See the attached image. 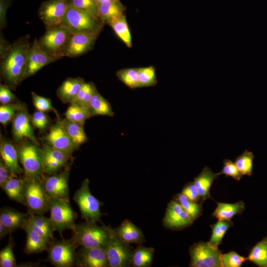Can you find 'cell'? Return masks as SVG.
Instances as JSON below:
<instances>
[{
  "label": "cell",
  "instance_id": "1",
  "mask_svg": "<svg viewBox=\"0 0 267 267\" xmlns=\"http://www.w3.org/2000/svg\"><path fill=\"white\" fill-rule=\"evenodd\" d=\"M30 39L27 35L16 40L0 58L1 79L11 89L25 80L27 53L31 44Z\"/></svg>",
  "mask_w": 267,
  "mask_h": 267
},
{
  "label": "cell",
  "instance_id": "2",
  "mask_svg": "<svg viewBox=\"0 0 267 267\" xmlns=\"http://www.w3.org/2000/svg\"><path fill=\"white\" fill-rule=\"evenodd\" d=\"M96 222L86 221L76 224L72 229L76 243L82 247H105L109 238L107 226H98Z\"/></svg>",
  "mask_w": 267,
  "mask_h": 267
},
{
  "label": "cell",
  "instance_id": "3",
  "mask_svg": "<svg viewBox=\"0 0 267 267\" xmlns=\"http://www.w3.org/2000/svg\"><path fill=\"white\" fill-rule=\"evenodd\" d=\"M24 206L29 214L43 216L48 211L50 197L44 190L41 178H24Z\"/></svg>",
  "mask_w": 267,
  "mask_h": 267
},
{
  "label": "cell",
  "instance_id": "4",
  "mask_svg": "<svg viewBox=\"0 0 267 267\" xmlns=\"http://www.w3.org/2000/svg\"><path fill=\"white\" fill-rule=\"evenodd\" d=\"M61 25L73 35L101 31L104 24L90 14L75 8L69 3Z\"/></svg>",
  "mask_w": 267,
  "mask_h": 267
},
{
  "label": "cell",
  "instance_id": "5",
  "mask_svg": "<svg viewBox=\"0 0 267 267\" xmlns=\"http://www.w3.org/2000/svg\"><path fill=\"white\" fill-rule=\"evenodd\" d=\"M78 245L74 240H52L48 245L47 259L56 267H71L76 265Z\"/></svg>",
  "mask_w": 267,
  "mask_h": 267
},
{
  "label": "cell",
  "instance_id": "6",
  "mask_svg": "<svg viewBox=\"0 0 267 267\" xmlns=\"http://www.w3.org/2000/svg\"><path fill=\"white\" fill-rule=\"evenodd\" d=\"M49 218L55 231L72 230L75 224L76 213L72 208L70 201L55 198H50L48 203Z\"/></svg>",
  "mask_w": 267,
  "mask_h": 267
},
{
  "label": "cell",
  "instance_id": "7",
  "mask_svg": "<svg viewBox=\"0 0 267 267\" xmlns=\"http://www.w3.org/2000/svg\"><path fill=\"white\" fill-rule=\"evenodd\" d=\"M89 183V180L85 178L75 192L73 199L79 207L83 219L96 222L102 215L100 210L101 202L90 192Z\"/></svg>",
  "mask_w": 267,
  "mask_h": 267
},
{
  "label": "cell",
  "instance_id": "8",
  "mask_svg": "<svg viewBox=\"0 0 267 267\" xmlns=\"http://www.w3.org/2000/svg\"><path fill=\"white\" fill-rule=\"evenodd\" d=\"M33 142L21 144L17 149L25 178H41L44 174L40 148Z\"/></svg>",
  "mask_w": 267,
  "mask_h": 267
},
{
  "label": "cell",
  "instance_id": "9",
  "mask_svg": "<svg viewBox=\"0 0 267 267\" xmlns=\"http://www.w3.org/2000/svg\"><path fill=\"white\" fill-rule=\"evenodd\" d=\"M71 35L61 25L47 29L38 42L43 50L59 59L62 58V54Z\"/></svg>",
  "mask_w": 267,
  "mask_h": 267
},
{
  "label": "cell",
  "instance_id": "10",
  "mask_svg": "<svg viewBox=\"0 0 267 267\" xmlns=\"http://www.w3.org/2000/svg\"><path fill=\"white\" fill-rule=\"evenodd\" d=\"M109 238L105 247L108 266L125 267L131 264L132 252L129 244L121 240L115 229L108 226Z\"/></svg>",
  "mask_w": 267,
  "mask_h": 267
},
{
  "label": "cell",
  "instance_id": "11",
  "mask_svg": "<svg viewBox=\"0 0 267 267\" xmlns=\"http://www.w3.org/2000/svg\"><path fill=\"white\" fill-rule=\"evenodd\" d=\"M190 267H222L221 257L222 251L209 245L208 242L199 241L189 249Z\"/></svg>",
  "mask_w": 267,
  "mask_h": 267
},
{
  "label": "cell",
  "instance_id": "12",
  "mask_svg": "<svg viewBox=\"0 0 267 267\" xmlns=\"http://www.w3.org/2000/svg\"><path fill=\"white\" fill-rule=\"evenodd\" d=\"M69 3V0H48L41 3L38 15L46 30L61 25Z\"/></svg>",
  "mask_w": 267,
  "mask_h": 267
},
{
  "label": "cell",
  "instance_id": "13",
  "mask_svg": "<svg viewBox=\"0 0 267 267\" xmlns=\"http://www.w3.org/2000/svg\"><path fill=\"white\" fill-rule=\"evenodd\" d=\"M69 171L70 169L68 168L52 176H42L41 179L44 190L50 198L70 201L68 186Z\"/></svg>",
  "mask_w": 267,
  "mask_h": 267
},
{
  "label": "cell",
  "instance_id": "14",
  "mask_svg": "<svg viewBox=\"0 0 267 267\" xmlns=\"http://www.w3.org/2000/svg\"><path fill=\"white\" fill-rule=\"evenodd\" d=\"M100 31L72 35L62 54V57H75L89 50Z\"/></svg>",
  "mask_w": 267,
  "mask_h": 267
},
{
  "label": "cell",
  "instance_id": "15",
  "mask_svg": "<svg viewBox=\"0 0 267 267\" xmlns=\"http://www.w3.org/2000/svg\"><path fill=\"white\" fill-rule=\"evenodd\" d=\"M58 60L43 50L38 40L35 39L27 53V64L24 79L34 75L45 66Z\"/></svg>",
  "mask_w": 267,
  "mask_h": 267
},
{
  "label": "cell",
  "instance_id": "16",
  "mask_svg": "<svg viewBox=\"0 0 267 267\" xmlns=\"http://www.w3.org/2000/svg\"><path fill=\"white\" fill-rule=\"evenodd\" d=\"M44 174L53 175L65 166L71 156L67 153L45 144L40 148Z\"/></svg>",
  "mask_w": 267,
  "mask_h": 267
},
{
  "label": "cell",
  "instance_id": "17",
  "mask_svg": "<svg viewBox=\"0 0 267 267\" xmlns=\"http://www.w3.org/2000/svg\"><path fill=\"white\" fill-rule=\"evenodd\" d=\"M194 221L191 215L174 200L168 205L163 223L169 228L179 229L190 225Z\"/></svg>",
  "mask_w": 267,
  "mask_h": 267
},
{
  "label": "cell",
  "instance_id": "18",
  "mask_svg": "<svg viewBox=\"0 0 267 267\" xmlns=\"http://www.w3.org/2000/svg\"><path fill=\"white\" fill-rule=\"evenodd\" d=\"M47 144L62 150L70 156L78 148L72 142L65 130L61 121H57L50 128L44 137Z\"/></svg>",
  "mask_w": 267,
  "mask_h": 267
},
{
  "label": "cell",
  "instance_id": "19",
  "mask_svg": "<svg viewBox=\"0 0 267 267\" xmlns=\"http://www.w3.org/2000/svg\"><path fill=\"white\" fill-rule=\"evenodd\" d=\"M31 124V118L25 107L15 115L12 120V131L15 141L27 139L39 145Z\"/></svg>",
  "mask_w": 267,
  "mask_h": 267
},
{
  "label": "cell",
  "instance_id": "20",
  "mask_svg": "<svg viewBox=\"0 0 267 267\" xmlns=\"http://www.w3.org/2000/svg\"><path fill=\"white\" fill-rule=\"evenodd\" d=\"M76 265L82 267H106L108 263L103 247H82L77 252Z\"/></svg>",
  "mask_w": 267,
  "mask_h": 267
},
{
  "label": "cell",
  "instance_id": "21",
  "mask_svg": "<svg viewBox=\"0 0 267 267\" xmlns=\"http://www.w3.org/2000/svg\"><path fill=\"white\" fill-rule=\"evenodd\" d=\"M0 154L1 158L13 174L18 176L24 172L19 165L17 149L9 140L0 137Z\"/></svg>",
  "mask_w": 267,
  "mask_h": 267
},
{
  "label": "cell",
  "instance_id": "22",
  "mask_svg": "<svg viewBox=\"0 0 267 267\" xmlns=\"http://www.w3.org/2000/svg\"><path fill=\"white\" fill-rule=\"evenodd\" d=\"M29 215V213H23L11 208H2L0 212V222L10 233L18 229H23Z\"/></svg>",
  "mask_w": 267,
  "mask_h": 267
},
{
  "label": "cell",
  "instance_id": "23",
  "mask_svg": "<svg viewBox=\"0 0 267 267\" xmlns=\"http://www.w3.org/2000/svg\"><path fill=\"white\" fill-rule=\"evenodd\" d=\"M85 83L80 77L68 78L59 87L56 95L64 103H71L76 97Z\"/></svg>",
  "mask_w": 267,
  "mask_h": 267
},
{
  "label": "cell",
  "instance_id": "24",
  "mask_svg": "<svg viewBox=\"0 0 267 267\" xmlns=\"http://www.w3.org/2000/svg\"><path fill=\"white\" fill-rule=\"evenodd\" d=\"M125 8L119 0H108L98 5L99 20L104 24H109L113 20L124 14Z\"/></svg>",
  "mask_w": 267,
  "mask_h": 267
},
{
  "label": "cell",
  "instance_id": "25",
  "mask_svg": "<svg viewBox=\"0 0 267 267\" xmlns=\"http://www.w3.org/2000/svg\"><path fill=\"white\" fill-rule=\"evenodd\" d=\"M220 176L208 167H204L200 174L194 179L193 183L197 187L202 201L211 198L210 188L215 179Z\"/></svg>",
  "mask_w": 267,
  "mask_h": 267
},
{
  "label": "cell",
  "instance_id": "26",
  "mask_svg": "<svg viewBox=\"0 0 267 267\" xmlns=\"http://www.w3.org/2000/svg\"><path fill=\"white\" fill-rule=\"evenodd\" d=\"M118 237L127 244L139 243L144 240L141 231L129 220H125L116 229Z\"/></svg>",
  "mask_w": 267,
  "mask_h": 267
},
{
  "label": "cell",
  "instance_id": "27",
  "mask_svg": "<svg viewBox=\"0 0 267 267\" xmlns=\"http://www.w3.org/2000/svg\"><path fill=\"white\" fill-rule=\"evenodd\" d=\"M26 232V242L24 252L27 254L37 253L47 250L49 242L29 227L23 228Z\"/></svg>",
  "mask_w": 267,
  "mask_h": 267
},
{
  "label": "cell",
  "instance_id": "28",
  "mask_svg": "<svg viewBox=\"0 0 267 267\" xmlns=\"http://www.w3.org/2000/svg\"><path fill=\"white\" fill-rule=\"evenodd\" d=\"M212 216L218 220H230L235 215L241 214L245 209V203L239 201L234 203L217 202Z\"/></svg>",
  "mask_w": 267,
  "mask_h": 267
},
{
  "label": "cell",
  "instance_id": "29",
  "mask_svg": "<svg viewBox=\"0 0 267 267\" xmlns=\"http://www.w3.org/2000/svg\"><path fill=\"white\" fill-rule=\"evenodd\" d=\"M88 109L90 117L103 115L112 117L114 115L110 103L96 89L89 101Z\"/></svg>",
  "mask_w": 267,
  "mask_h": 267
},
{
  "label": "cell",
  "instance_id": "30",
  "mask_svg": "<svg viewBox=\"0 0 267 267\" xmlns=\"http://www.w3.org/2000/svg\"><path fill=\"white\" fill-rule=\"evenodd\" d=\"M24 178L12 176L3 185L2 189L11 199L24 205L23 197Z\"/></svg>",
  "mask_w": 267,
  "mask_h": 267
},
{
  "label": "cell",
  "instance_id": "31",
  "mask_svg": "<svg viewBox=\"0 0 267 267\" xmlns=\"http://www.w3.org/2000/svg\"><path fill=\"white\" fill-rule=\"evenodd\" d=\"M61 123L70 139L77 146L86 142L88 139L82 126L65 118L61 121Z\"/></svg>",
  "mask_w": 267,
  "mask_h": 267
},
{
  "label": "cell",
  "instance_id": "32",
  "mask_svg": "<svg viewBox=\"0 0 267 267\" xmlns=\"http://www.w3.org/2000/svg\"><path fill=\"white\" fill-rule=\"evenodd\" d=\"M247 260L260 267H267V236L251 250Z\"/></svg>",
  "mask_w": 267,
  "mask_h": 267
},
{
  "label": "cell",
  "instance_id": "33",
  "mask_svg": "<svg viewBox=\"0 0 267 267\" xmlns=\"http://www.w3.org/2000/svg\"><path fill=\"white\" fill-rule=\"evenodd\" d=\"M233 225L230 220H218L215 224L210 225L212 229L211 238L208 242L210 246L218 249L222 242L224 235L228 228Z\"/></svg>",
  "mask_w": 267,
  "mask_h": 267
},
{
  "label": "cell",
  "instance_id": "34",
  "mask_svg": "<svg viewBox=\"0 0 267 267\" xmlns=\"http://www.w3.org/2000/svg\"><path fill=\"white\" fill-rule=\"evenodd\" d=\"M108 25L128 47L132 46V37L124 14L113 20Z\"/></svg>",
  "mask_w": 267,
  "mask_h": 267
},
{
  "label": "cell",
  "instance_id": "35",
  "mask_svg": "<svg viewBox=\"0 0 267 267\" xmlns=\"http://www.w3.org/2000/svg\"><path fill=\"white\" fill-rule=\"evenodd\" d=\"M153 248L137 247L132 252L131 264L135 267L150 266L153 257Z\"/></svg>",
  "mask_w": 267,
  "mask_h": 267
},
{
  "label": "cell",
  "instance_id": "36",
  "mask_svg": "<svg viewBox=\"0 0 267 267\" xmlns=\"http://www.w3.org/2000/svg\"><path fill=\"white\" fill-rule=\"evenodd\" d=\"M68 119L84 126L87 119L90 118L88 108L80 106L74 103H70L65 113Z\"/></svg>",
  "mask_w": 267,
  "mask_h": 267
},
{
  "label": "cell",
  "instance_id": "37",
  "mask_svg": "<svg viewBox=\"0 0 267 267\" xmlns=\"http://www.w3.org/2000/svg\"><path fill=\"white\" fill-rule=\"evenodd\" d=\"M175 200L191 215L194 220L202 215L201 202L197 203L192 201L182 193L177 194L175 197Z\"/></svg>",
  "mask_w": 267,
  "mask_h": 267
},
{
  "label": "cell",
  "instance_id": "38",
  "mask_svg": "<svg viewBox=\"0 0 267 267\" xmlns=\"http://www.w3.org/2000/svg\"><path fill=\"white\" fill-rule=\"evenodd\" d=\"M254 158L253 153L246 149L235 159L234 163L243 175H252Z\"/></svg>",
  "mask_w": 267,
  "mask_h": 267
},
{
  "label": "cell",
  "instance_id": "39",
  "mask_svg": "<svg viewBox=\"0 0 267 267\" xmlns=\"http://www.w3.org/2000/svg\"><path fill=\"white\" fill-rule=\"evenodd\" d=\"M25 106L21 102H17L9 104H2L0 106V122L6 125L12 120L15 115Z\"/></svg>",
  "mask_w": 267,
  "mask_h": 267
},
{
  "label": "cell",
  "instance_id": "40",
  "mask_svg": "<svg viewBox=\"0 0 267 267\" xmlns=\"http://www.w3.org/2000/svg\"><path fill=\"white\" fill-rule=\"evenodd\" d=\"M96 89L92 83L85 82L76 97L70 103L88 108L92 95Z\"/></svg>",
  "mask_w": 267,
  "mask_h": 267
},
{
  "label": "cell",
  "instance_id": "41",
  "mask_svg": "<svg viewBox=\"0 0 267 267\" xmlns=\"http://www.w3.org/2000/svg\"><path fill=\"white\" fill-rule=\"evenodd\" d=\"M138 68H128L119 70L116 75L119 79L131 89L138 88Z\"/></svg>",
  "mask_w": 267,
  "mask_h": 267
},
{
  "label": "cell",
  "instance_id": "42",
  "mask_svg": "<svg viewBox=\"0 0 267 267\" xmlns=\"http://www.w3.org/2000/svg\"><path fill=\"white\" fill-rule=\"evenodd\" d=\"M138 87L153 86L157 83L155 70L153 66L138 68Z\"/></svg>",
  "mask_w": 267,
  "mask_h": 267
},
{
  "label": "cell",
  "instance_id": "43",
  "mask_svg": "<svg viewBox=\"0 0 267 267\" xmlns=\"http://www.w3.org/2000/svg\"><path fill=\"white\" fill-rule=\"evenodd\" d=\"M69 1L75 8L86 12L99 20L98 5L95 0H69Z\"/></svg>",
  "mask_w": 267,
  "mask_h": 267
},
{
  "label": "cell",
  "instance_id": "44",
  "mask_svg": "<svg viewBox=\"0 0 267 267\" xmlns=\"http://www.w3.org/2000/svg\"><path fill=\"white\" fill-rule=\"evenodd\" d=\"M12 241L10 239L7 245L0 251V267H15L17 266L13 251Z\"/></svg>",
  "mask_w": 267,
  "mask_h": 267
},
{
  "label": "cell",
  "instance_id": "45",
  "mask_svg": "<svg viewBox=\"0 0 267 267\" xmlns=\"http://www.w3.org/2000/svg\"><path fill=\"white\" fill-rule=\"evenodd\" d=\"M222 267H240L247 261V258L241 256L234 251L222 254L221 257Z\"/></svg>",
  "mask_w": 267,
  "mask_h": 267
},
{
  "label": "cell",
  "instance_id": "46",
  "mask_svg": "<svg viewBox=\"0 0 267 267\" xmlns=\"http://www.w3.org/2000/svg\"><path fill=\"white\" fill-rule=\"evenodd\" d=\"M31 94L33 103L37 110L44 112L53 111L58 116V113L53 107L49 98L39 95L34 92H32Z\"/></svg>",
  "mask_w": 267,
  "mask_h": 267
},
{
  "label": "cell",
  "instance_id": "47",
  "mask_svg": "<svg viewBox=\"0 0 267 267\" xmlns=\"http://www.w3.org/2000/svg\"><path fill=\"white\" fill-rule=\"evenodd\" d=\"M27 222L44 229L50 235L53 236V232L55 230L49 218H46L42 216L30 214Z\"/></svg>",
  "mask_w": 267,
  "mask_h": 267
},
{
  "label": "cell",
  "instance_id": "48",
  "mask_svg": "<svg viewBox=\"0 0 267 267\" xmlns=\"http://www.w3.org/2000/svg\"><path fill=\"white\" fill-rule=\"evenodd\" d=\"M223 167L219 175H224L229 176L237 181H239L243 177V175L238 169L234 162L229 159H224Z\"/></svg>",
  "mask_w": 267,
  "mask_h": 267
},
{
  "label": "cell",
  "instance_id": "49",
  "mask_svg": "<svg viewBox=\"0 0 267 267\" xmlns=\"http://www.w3.org/2000/svg\"><path fill=\"white\" fill-rule=\"evenodd\" d=\"M31 122L34 127L40 130L45 129L49 124L48 118L45 113L38 110L31 117Z\"/></svg>",
  "mask_w": 267,
  "mask_h": 267
},
{
  "label": "cell",
  "instance_id": "50",
  "mask_svg": "<svg viewBox=\"0 0 267 267\" xmlns=\"http://www.w3.org/2000/svg\"><path fill=\"white\" fill-rule=\"evenodd\" d=\"M181 193L192 201L197 203L202 201L198 189L193 182L186 184L183 188Z\"/></svg>",
  "mask_w": 267,
  "mask_h": 267
},
{
  "label": "cell",
  "instance_id": "51",
  "mask_svg": "<svg viewBox=\"0 0 267 267\" xmlns=\"http://www.w3.org/2000/svg\"><path fill=\"white\" fill-rule=\"evenodd\" d=\"M16 99L10 88L5 84L0 85V102L2 104L13 103Z\"/></svg>",
  "mask_w": 267,
  "mask_h": 267
},
{
  "label": "cell",
  "instance_id": "52",
  "mask_svg": "<svg viewBox=\"0 0 267 267\" xmlns=\"http://www.w3.org/2000/svg\"><path fill=\"white\" fill-rule=\"evenodd\" d=\"M12 174L9 168L4 162L3 160L0 159V186L2 187L5 182L12 176Z\"/></svg>",
  "mask_w": 267,
  "mask_h": 267
},
{
  "label": "cell",
  "instance_id": "53",
  "mask_svg": "<svg viewBox=\"0 0 267 267\" xmlns=\"http://www.w3.org/2000/svg\"><path fill=\"white\" fill-rule=\"evenodd\" d=\"M11 0H0V29L7 26L6 11L11 4Z\"/></svg>",
  "mask_w": 267,
  "mask_h": 267
},
{
  "label": "cell",
  "instance_id": "54",
  "mask_svg": "<svg viewBox=\"0 0 267 267\" xmlns=\"http://www.w3.org/2000/svg\"><path fill=\"white\" fill-rule=\"evenodd\" d=\"M11 44L8 42L3 37V34H0V58L6 53L10 48Z\"/></svg>",
  "mask_w": 267,
  "mask_h": 267
},
{
  "label": "cell",
  "instance_id": "55",
  "mask_svg": "<svg viewBox=\"0 0 267 267\" xmlns=\"http://www.w3.org/2000/svg\"><path fill=\"white\" fill-rule=\"evenodd\" d=\"M8 233L5 227L0 222V238H4Z\"/></svg>",
  "mask_w": 267,
  "mask_h": 267
},
{
  "label": "cell",
  "instance_id": "56",
  "mask_svg": "<svg viewBox=\"0 0 267 267\" xmlns=\"http://www.w3.org/2000/svg\"><path fill=\"white\" fill-rule=\"evenodd\" d=\"M95 1L96 2L97 5H98L99 4H100V3L104 1H106V0H95Z\"/></svg>",
  "mask_w": 267,
  "mask_h": 267
}]
</instances>
